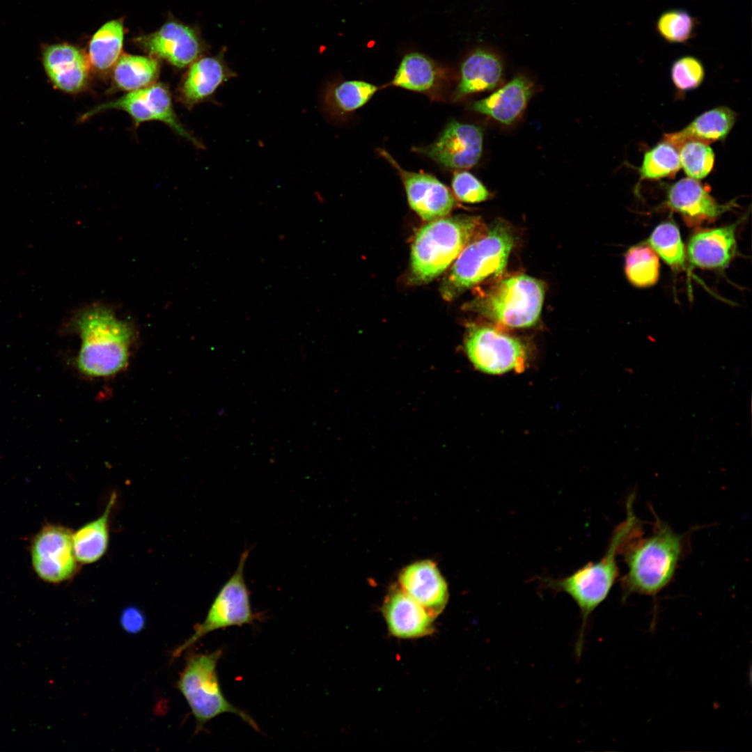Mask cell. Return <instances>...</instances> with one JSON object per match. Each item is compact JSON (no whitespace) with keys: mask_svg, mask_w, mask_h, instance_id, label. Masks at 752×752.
I'll return each mask as SVG.
<instances>
[{"mask_svg":"<svg viewBox=\"0 0 752 752\" xmlns=\"http://www.w3.org/2000/svg\"><path fill=\"white\" fill-rule=\"evenodd\" d=\"M634 498L633 494L629 496L626 518L613 530L606 551L600 561L590 562L565 577L540 579L545 588L568 594L579 608L582 625L576 644L577 657L582 651L589 616L606 598L618 577L617 556L625 542L642 531L641 524L634 512Z\"/></svg>","mask_w":752,"mask_h":752,"instance_id":"cell-1","label":"cell"},{"mask_svg":"<svg viewBox=\"0 0 752 752\" xmlns=\"http://www.w3.org/2000/svg\"><path fill=\"white\" fill-rule=\"evenodd\" d=\"M684 546V536L659 519L648 536L641 531L629 539L620 552L627 565L621 579L625 596L662 590L673 579Z\"/></svg>","mask_w":752,"mask_h":752,"instance_id":"cell-2","label":"cell"},{"mask_svg":"<svg viewBox=\"0 0 752 752\" xmlns=\"http://www.w3.org/2000/svg\"><path fill=\"white\" fill-rule=\"evenodd\" d=\"M81 340L76 358L79 371L88 377L115 375L127 365L134 338V328L111 310L93 306L79 312L74 320Z\"/></svg>","mask_w":752,"mask_h":752,"instance_id":"cell-3","label":"cell"},{"mask_svg":"<svg viewBox=\"0 0 752 752\" xmlns=\"http://www.w3.org/2000/svg\"><path fill=\"white\" fill-rule=\"evenodd\" d=\"M483 232L478 216L460 214L429 221L418 230L412 244L411 281L423 284L438 277Z\"/></svg>","mask_w":752,"mask_h":752,"instance_id":"cell-4","label":"cell"},{"mask_svg":"<svg viewBox=\"0 0 752 752\" xmlns=\"http://www.w3.org/2000/svg\"><path fill=\"white\" fill-rule=\"evenodd\" d=\"M514 241L512 230L506 223H493L470 242L455 259L442 281V297L452 301L473 286L500 275L508 263Z\"/></svg>","mask_w":752,"mask_h":752,"instance_id":"cell-5","label":"cell"},{"mask_svg":"<svg viewBox=\"0 0 752 752\" xmlns=\"http://www.w3.org/2000/svg\"><path fill=\"white\" fill-rule=\"evenodd\" d=\"M544 283L518 274L505 278L464 306L509 328H526L539 320L545 298Z\"/></svg>","mask_w":752,"mask_h":752,"instance_id":"cell-6","label":"cell"},{"mask_svg":"<svg viewBox=\"0 0 752 752\" xmlns=\"http://www.w3.org/2000/svg\"><path fill=\"white\" fill-rule=\"evenodd\" d=\"M221 649L209 653L195 654L188 658L180 673L178 688L187 702L196 719V730L215 717L226 713L240 716L255 730L259 728L245 712L231 704L222 693L217 666Z\"/></svg>","mask_w":752,"mask_h":752,"instance_id":"cell-7","label":"cell"},{"mask_svg":"<svg viewBox=\"0 0 752 752\" xmlns=\"http://www.w3.org/2000/svg\"><path fill=\"white\" fill-rule=\"evenodd\" d=\"M250 552L242 553L235 572L222 586L214 597L204 621L196 626L192 635L173 652L179 657L200 639L215 630L251 624L257 619L251 608L250 593L244 577L246 561Z\"/></svg>","mask_w":752,"mask_h":752,"instance_id":"cell-8","label":"cell"},{"mask_svg":"<svg viewBox=\"0 0 752 752\" xmlns=\"http://www.w3.org/2000/svg\"><path fill=\"white\" fill-rule=\"evenodd\" d=\"M464 348L473 366L487 374L519 371L526 361V350L522 341L489 326L470 324Z\"/></svg>","mask_w":752,"mask_h":752,"instance_id":"cell-9","label":"cell"},{"mask_svg":"<svg viewBox=\"0 0 752 752\" xmlns=\"http://www.w3.org/2000/svg\"><path fill=\"white\" fill-rule=\"evenodd\" d=\"M108 109H120L127 112L136 124L149 120L164 122L196 146H203L180 123L173 109L170 93L162 84H152L130 91L115 100L92 109L84 115L83 118H90Z\"/></svg>","mask_w":752,"mask_h":752,"instance_id":"cell-10","label":"cell"},{"mask_svg":"<svg viewBox=\"0 0 752 752\" xmlns=\"http://www.w3.org/2000/svg\"><path fill=\"white\" fill-rule=\"evenodd\" d=\"M31 558L36 572L44 581L60 583L70 579L77 567L72 532L60 526H45L33 540Z\"/></svg>","mask_w":752,"mask_h":752,"instance_id":"cell-11","label":"cell"},{"mask_svg":"<svg viewBox=\"0 0 752 752\" xmlns=\"http://www.w3.org/2000/svg\"><path fill=\"white\" fill-rule=\"evenodd\" d=\"M483 138L480 127L452 120L435 141L414 151L446 168L468 169L476 165L481 156Z\"/></svg>","mask_w":752,"mask_h":752,"instance_id":"cell-12","label":"cell"},{"mask_svg":"<svg viewBox=\"0 0 752 752\" xmlns=\"http://www.w3.org/2000/svg\"><path fill=\"white\" fill-rule=\"evenodd\" d=\"M380 152L399 172L409 206L423 220L434 221L451 212L456 203L446 185L430 174L405 171L385 150Z\"/></svg>","mask_w":752,"mask_h":752,"instance_id":"cell-13","label":"cell"},{"mask_svg":"<svg viewBox=\"0 0 752 752\" xmlns=\"http://www.w3.org/2000/svg\"><path fill=\"white\" fill-rule=\"evenodd\" d=\"M667 205L678 212L689 226L715 221L734 206L732 203L719 204L700 182L691 178H682L668 191Z\"/></svg>","mask_w":752,"mask_h":752,"instance_id":"cell-14","label":"cell"},{"mask_svg":"<svg viewBox=\"0 0 752 752\" xmlns=\"http://www.w3.org/2000/svg\"><path fill=\"white\" fill-rule=\"evenodd\" d=\"M398 581L399 587L433 616L446 606L448 586L434 562L423 560L407 565L401 570Z\"/></svg>","mask_w":752,"mask_h":752,"instance_id":"cell-15","label":"cell"},{"mask_svg":"<svg viewBox=\"0 0 752 752\" xmlns=\"http://www.w3.org/2000/svg\"><path fill=\"white\" fill-rule=\"evenodd\" d=\"M382 613L391 634L395 637L416 639L433 632L434 616L400 587L386 595Z\"/></svg>","mask_w":752,"mask_h":752,"instance_id":"cell-16","label":"cell"},{"mask_svg":"<svg viewBox=\"0 0 752 752\" xmlns=\"http://www.w3.org/2000/svg\"><path fill=\"white\" fill-rule=\"evenodd\" d=\"M139 41L150 53L178 68L191 65L202 52L196 32L175 22L165 24L156 32L140 38Z\"/></svg>","mask_w":752,"mask_h":752,"instance_id":"cell-17","label":"cell"},{"mask_svg":"<svg viewBox=\"0 0 752 752\" xmlns=\"http://www.w3.org/2000/svg\"><path fill=\"white\" fill-rule=\"evenodd\" d=\"M739 222L694 233L688 242L687 249L690 263L706 269H723L727 267L736 253V230Z\"/></svg>","mask_w":752,"mask_h":752,"instance_id":"cell-18","label":"cell"},{"mask_svg":"<svg viewBox=\"0 0 752 752\" xmlns=\"http://www.w3.org/2000/svg\"><path fill=\"white\" fill-rule=\"evenodd\" d=\"M42 62L52 83L66 93H77L87 84L89 61L83 52L68 44L48 46L42 54Z\"/></svg>","mask_w":752,"mask_h":752,"instance_id":"cell-19","label":"cell"},{"mask_svg":"<svg viewBox=\"0 0 752 752\" xmlns=\"http://www.w3.org/2000/svg\"><path fill=\"white\" fill-rule=\"evenodd\" d=\"M235 76L224 60V53L198 58L191 64L182 84L181 99L189 108L211 100L221 86Z\"/></svg>","mask_w":752,"mask_h":752,"instance_id":"cell-20","label":"cell"},{"mask_svg":"<svg viewBox=\"0 0 752 752\" xmlns=\"http://www.w3.org/2000/svg\"><path fill=\"white\" fill-rule=\"evenodd\" d=\"M533 91L532 82L519 75L489 96L473 102L469 108L501 123L510 125L522 113Z\"/></svg>","mask_w":752,"mask_h":752,"instance_id":"cell-21","label":"cell"},{"mask_svg":"<svg viewBox=\"0 0 752 752\" xmlns=\"http://www.w3.org/2000/svg\"><path fill=\"white\" fill-rule=\"evenodd\" d=\"M503 72L502 61L494 52L483 48L475 50L462 64L460 82L454 93L455 100L496 88Z\"/></svg>","mask_w":752,"mask_h":752,"instance_id":"cell-22","label":"cell"},{"mask_svg":"<svg viewBox=\"0 0 752 752\" xmlns=\"http://www.w3.org/2000/svg\"><path fill=\"white\" fill-rule=\"evenodd\" d=\"M736 119V113L727 107H717L696 117L682 130L664 135V141L677 150L688 141L706 144L724 140Z\"/></svg>","mask_w":752,"mask_h":752,"instance_id":"cell-23","label":"cell"},{"mask_svg":"<svg viewBox=\"0 0 752 752\" xmlns=\"http://www.w3.org/2000/svg\"><path fill=\"white\" fill-rule=\"evenodd\" d=\"M116 498V494L113 493L102 515L72 533L73 549L77 562L84 564L95 563L107 551L109 516Z\"/></svg>","mask_w":752,"mask_h":752,"instance_id":"cell-24","label":"cell"},{"mask_svg":"<svg viewBox=\"0 0 752 752\" xmlns=\"http://www.w3.org/2000/svg\"><path fill=\"white\" fill-rule=\"evenodd\" d=\"M377 87L363 81H346L328 86L323 103L328 113L340 116L363 106L377 91Z\"/></svg>","mask_w":752,"mask_h":752,"instance_id":"cell-25","label":"cell"},{"mask_svg":"<svg viewBox=\"0 0 752 752\" xmlns=\"http://www.w3.org/2000/svg\"><path fill=\"white\" fill-rule=\"evenodd\" d=\"M158 72L159 65L155 59L125 54L115 64L113 79L119 88L130 92L150 86Z\"/></svg>","mask_w":752,"mask_h":752,"instance_id":"cell-26","label":"cell"},{"mask_svg":"<svg viewBox=\"0 0 752 752\" xmlns=\"http://www.w3.org/2000/svg\"><path fill=\"white\" fill-rule=\"evenodd\" d=\"M438 79L439 72L432 61L421 54L411 53L402 58L391 84L423 92L433 88Z\"/></svg>","mask_w":752,"mask_h":752,"instance_id":"cell-27","label":"cell"},{"mask_svg":"<svg viewBox=\"0 0 752 752\" xmlns=\"http://www.w3.org/2000/svg\"><path fill=\"white\" fill-rule=\"evenodd\" d=\"M123 26L118 20L104 24L93 35L89 45V61L99 70H107L120 57L123 42Z\"/></svg>","mask_w":752,"mask_h":752,"instance_id":"cell-28","label":"cell"},{"mask_svg":"<svg viewBox=\"0 0 752 752\" xmlns=\"http://www.w3.org/2000/svg\"><path fill=\"white\" fill-rule=\"evenodd\" d=\"M659 258L648 245L629 248L625 256V272L629 283L637 288L654 285L659 277Z\"/></svg>","mask_w":752,"mask_h":752,"instance_id":"cell-29","label":"cell"},{"mask_svg":"<svg viewBox=\"0 0 752 752\" xmlns=\"http://www.w3.org/2000/svg\"><path fill=\"white\" fill-rule=\"evenodd\" d=\"M649 246L674 270L684 269L686 251L677 226L670 221L659 224L648 240Z\"/></svg>","mask_w":752,"mask_h":752,"instance_id":"cell-30","label":"cell"},{"mask_svg":"<svg viewBox=\"0 0 752 752\" xmlns=\"http://www.w3.org/2000/svg\"><path fill=\"white\" fill-rule=\"evenodd\" d=\"M681 168L678 150L663 141L644 154L639 169L641 179L673 178Z\"/></svg>","mask_w":752,"mask_h":752,"instance_id":"cell-31","label":"cell"},{"mask_svg":"<svg viewBox=\"0 0 752 752\" xmlns=\"http://www.w3.org/2000/svg\"><path fill=\"white\" fill-rule=\"evenodd\" d=\"M698 21L688 11L673 8L661 13L655 24L659 36L671 44H684L696 34Z\"/></svg>","mask_w":752,"mask_h":752,"instance_id":"cell-32","label":"cell"},{"mask_svg":"<svg viewBox=\"0 0 752 752\" xmlns=\"http://www.w3.org/2000/svg\"><path fill=\"white\" fill-rule=\"evenodd\" d=\"M680 166L689 178L700 180L712 170L714 153L711 147L699 141H688L678 148Z\"/></svg>","mask_w":752,"mask_h":752,"instance_id":"cell-33","label":"cell"},{"mask_svg":"<svg viewBox=\"0 0 752 752\" xmlns=\"http://www.w3.org/2000/svg\"><path fill=\"white\" fill-rule=\"evenodd\" d=\"M672 81L680 90L688 91L698 88L705 77L701 61L693 56H683L675 60L671 69Z\"/></svg>","mask_w":752,"mask_h":752,"instance_id":"cell-34","label":"cell"},{"mask_svg":"<svg viewBox=\"0 0 752 752\" xmlns=\"http://www.w3.org/2000/svg\"><path fill=\"white\" fill-rule=\"evenodd\" d=\"M453 191L458 200L467 203H478L489 198L483 183L467 171L456 173L452 180Z\"/></svg>","mask_w":752,"mask_h":752,"instance_id":"cell-35","label":"cell"},{"mask_svg":"<svg viewBox=\"0 0 752 752\" xmlns=\"http://www.w3.org/2000/svg\"><path fill=\"white\" fill-rule=\"evenodd\" d=\"M120 624L124 631L136 634L142 631L146 625L143 613L136 606L125 608L120 616Z\"/></svg>","mask_w":752,"mask_h":752,"instance_id":"cell-36","label":"cell"}]
</instances>
